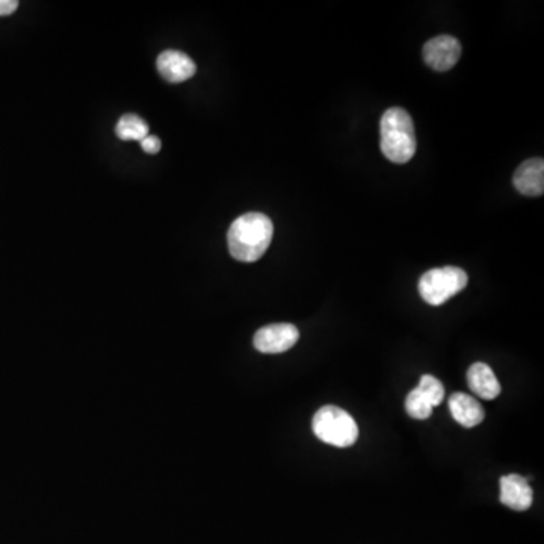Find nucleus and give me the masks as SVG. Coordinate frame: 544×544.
Instances as JSON below:
<instances>
[{
    "instance_id": "obj_1",
    "label": "nucleus",
    "mask_w": 544,
    "mask_h": 544,
    "mask_svg": "<svg viewBox=\"0 0 544 544\" xmlns=\"http://www.w3.org/2000/svg\"><path fill=\"white\" fill-rule=\"evenodd\" d=\"M274 226L266 215L250 212L233 221L227 235V244L233 259L239 262H257L271 245Z\"/></svg>"
},
{
    "instance_id": "obj_2",
    "label": "nucleus",
    "mask_w": 544,
    "mask_h": 544,
    "mask_svg": "<svg viewBox=\"0 0 544 544\" xmlns=\"http://www.w3.org/2000/svg\"><path fill=\"white\" fill-rule=\"evenodd\" d=\"M380 147L393 164H407L416 153L415 123L405 109L390 108L380 121Z\"/></svg>"
},
{
    "instance_id": "obj_3",
    "label": "nucleus",
    "mask_w": 544,
    "mask_h": 544,
    "mask_svg": "<svg viewBox=\"0 0 544 544\" xmlns=\"http://www.w3.org/2000/svg\"><path fill=\"white\" fill-rule=\"evenodd\" d=\"M312 428L321 442L336 448H350L359 440V427L353 416L336 405L319 408L313 416Z\"/></svg>"
},
{
    "instance_id": "obj_4",
    "label": "nucleus",
    "mask_w": 544,
    "mask_h": 544,
    "mask_svg": "<svg viewBox=\"0 0 544 544\" xmlns=\"http://www.w3.org/2000/svg\"><path fill=\"white\" fill-rule=\"evenodd\" d=\"M469 277L457 266L430 269L419 280V294L431 306H442L466 289Z\"/></svg>"
},
{
    "instance_id": "obj_5",
    "label": "nucleus",
    "mask_w": 544,
    "mask_h": 544,
    "mask_svg": "<svg viewBox=\"0 0 544 544\" xmlns=\"http://www.w3.org/2000/svg\"><path fill=\"white\" fill-rule=\"evenodd\" d=\"M300 339V331L292 324H271L254 334V348L263 354H280L291 350Z\"/></svg>"
},
{
    "instance_id": "obj_6",
    "label": "nucleus",
    "mask_w": 544,
    "mask_h": 544,
    "mask_svg": "<svg viewBox=\"0 0 544 544\" xmlns=\"http://www.w3.org/2000/svg\"><path fill=\"white\" fill-rule=\"evenodd\" d=\"M460 56V41L451 35H440V37L427 41L424 46L425 64L436 72H448L457 64Z\"/></svg>"
},
{
    "instance_id": "obj_7",
    "label": "nucleus",
    "mask_w": 544,
    "mask_h": 544,
    "mask_svg": "<svg viewBox=\"0 0 544 544\" xmlns=\"http://www.w3.org/2000/svg\"><path fill=\"white\" fill-rule=\"evenodd\" d=\"M499 486H501L499 499L505 507L514 511H526L531 508L534 492L526 478L517 473H511V475L502 476Z\"/></svg>"
},
{
    "instance_id": "obj_8",
    "label": "nucleus",
    "mask_w": 544,
    "mask_h": 544,
    "mask_svg": "<svg viewBox=\"0 0 544 544\" xmlns=\"http://www.w3.org/2000/svg\"><path fill=\"white\" fill-rule=\"evenodd\" d=\"M158 72L162 78L170 84H180V82L188 81L197 73V65L185 53L177 52V50H167L159 55Z\"/></svg>"
},
{
    "instance_id": "obj_9",
    "label": "nucleus",
    "mask_w": 544,
    "mask_h": 544,
    "mask_svg": "<svg viewBox=\"0 0 544 544\" xmlns=\"http://www.w3.org/2000/svg\"><path fill=\"white\" fill-rule=\"evenodd\" d=\"M513 185L520 194L540 197L544 192V161L541 158L523 162L513 176Z\"/></svg>"
},
{
    "instance_id": "obj_10",
    "label": "nucleus",
    "mask_w": 544,
    "mask_h": 544,
    "mask_svg": "<svg viewBox=\"0 0 544 544\" xmlns=\"http://www.w3.org/2000/svg\"><path fill=\"white\" fill-rule=\"evenodd\" d=\"M449 410L455 422L464 428H473L480 425L486 418L483 405L476 401L473 396L466 393H452L449 398Z\"/></svg>"
},
{
    "instance_id": "obj_11",
    "label": "nucleus",
    "mask_w": 544,
    "mask_h": 544,
    "mask_svg": "<svg viewBox=\"0 0 544 544\" xmlns=\"http://www.w3.org/2000/svg\"><path fill=\"white\" fill-rule=\"evenodd\" d=\"M467 384L475 395L487 401H492L501 395V383L486 363L478 362L470 366L467 371Z\"/></svg>"
},
{
    "instance_id": "obj_12",
    "label": "nucleus",
    "mask_w": 544,
    "mask_h": 544,
    "mask_svg": "<svg viewBox=\"0 0 544 544\" xmlns=\"http://www.w3.org/2000/svg\"><path fill=\"white\" fill-rule=\"evenodd\" d=\"M115 133L123 141H143L149 136V126L143 118L135 114H126L118 120Z\"/></svg>"
},
{
    "instance_id": "obj_13",
    "label": "nucleus",
    "mask_w": 544,
    "mask_h": 544,
    "mask_svg": "<svg viewBox=\"0 0 544 544\" xmlns=\"http://www.w3.org/2000/svg\"><path fill=\"white\" fill-rule=\"evenodd\" d=\"M405 412H407L410 418L425 421V419H430L431 415H433V407L419 393L418 389H413L412 392L408 393L407 398H405Z\"/></svg>"
},
{
    "instance_id": "obj_14",
    "label": "nucleus",
    "mask_w": 544,
    "mask_h": 544,
    "mask_svg": "<svg viewBox=\"0 0 544 544\" xmlns=\"http://www.w3.org/2000/svg\"><path fill=\"white\" fill-rule=\"evenodd\" d=\"M416 389L430 402L433 408L442 404L443 398H445V387H443L442 381L437 380L433 375H422Z\"/></svg>"
},
{
    "instance_id": "obj_15",
    "label": "nucleus",
    "mask_w": 544,
    "mask_h": 544,
    "mask_svg": "<svg viewBox=\"0 0 544 544\" xmlns=\"http://www.w3.org/2000/svg\"><path fill=\"white\" fill-rule=\"evenodd\" d=\"M141 147H143L144 152L149 153V155H156V153L161 150L162 144L158 136H147L141 141Z\"/></svg>"
},
{
    "instance_id": "obj_16",
    "label": "nucleus",
    "mask_w": 544,
    "mask_h": 544,
    "mask_svg": "<svg viewBox=\"0 0 544 544\" xmlns=\"http://www.w3.org/2000/svg\"><path fill=\"white\" fill-rule=\"evenodd\" d=\"M19 8L17 0H0V17L11 16Z\"/></svg>"
}]
</instances>
